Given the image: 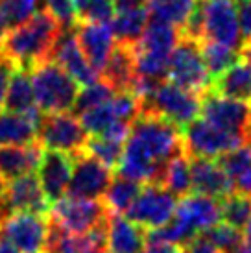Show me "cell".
<instances>
[{"label":"cell","instance_id":"cell-34","mask_svg":"<svg viewBox=\"0 0 251 253\" xmlns=\"http://www.w3.org/2000/svg\"><path fill=\"white\" fill-rule=\"evenodd\" d=\"M37 13V0H0V19L6 28H17Z\"/></svg>","mask_w":251,"mask_h":253},{"label":"cell","instance_id":"cell-22","mask_svg":"<svg viewBox=\"0 0 251 253\" xmlns=\"http://www.w3.org/2000/svg\"><path fill=\"white\" fill-rule=\"evenodd\" d=\"M4 107L9 113H17V115H24L30 119L35 126H39L42 113L35 104L34 87H32V80H30V72L22 71V69H15L9 84H7L6 98H4Z\"/></svg>","mask_w":251,"mask_h":253},{"label":"cell","instance_id":"cell-41","mask_svg":"<svg viewBox=\"0 0 251 253\" xmlns=\"http://www.w3.org/2000/svg\"><path fill=\"white\" fill-rule=\"evenodd\" d=\"M44 11H48L63 28L74 26L76 22V9L74 0H44Z\"/></svg>","mask_w":251,"mask_h":253},{"label":"cell","instance_id":"cell-43","mask_svg":"<svg viewBox=\"0 0 251 253\" xmlns=\"http://www.w3.org/2000/svg\"><path fill=\"white\" fill-rule=\"evenodd\" d=\"M17 69L9 59H7L2 52H0V107H4V98H6L7 84H9V78L13 74V71Z\"/></svg>","mask_w":251,"mask_h":253},{"label":"cell","instance_id":"cell-14","mask_svg":"<svg viewBox=\"0 0 251 253\" xmlns=\"http://www.w3.org/2000/svg\"><path fill=\"white\" fill-rule=\"evenodd\" d=\"M48 59L59 65L78 85L89 87V85L96 84L98 80H100L96 71L87 63V59L84 57L82 50L78 46L74 26L61 28V34L57 36Z\"/></svg>","mask_w":251,"mask_h":253},{"label":"cell","instance_id":"cell-55","mask_svg":"<svg viewBox=\"0 0 251 253\" xmlns=\"http://www.w3.org/2000/svg\"><path fill=\"white\" fill-rule=\"evenodd\" d=\"M244 239L246 240H251V222L248 224V227L244 229Z\"/></svg>","mask_w":251,"mask_h":253},{"label":"cell","instance_id":"cell-33","mask_svg":"<svg viewBox=\"0 0 251 253\" xmlns=\"http://www.w3.org/2000/svg\"><path fill=\"white\" fill-rule=\"evenodd\" d=\"M111 102V100H109ZM102 104L98 107H92L89 111L78 115V120L84 127V131L87 135H92V137H102V135L109 129V127L117 122V117L111 109V104Z\"/></svg>","mask_w":251,"mask_h":253},{"label":"cell","instance_id":"cell-18","mask_svg":"<svg viewBox=\"0 0 251 253\" xmlns=\"http://www.w3.org/2000/svg\"><path fill=\"white\" fill-rule=\"evenodd\" d=\"M174 218L181 220L196 235H202L222 222V205L220 200L192 192L177 204Z\"/></svg>","mask_w":251,"mask_h":253},{"label":"cell","instance_id":"cell-20","mask_svg":"<svg viewBox=\"0 0 251 253\" xmlns=\"http://www.w3.org/2000/svg\"><path fill=\"white\" fill-rule=\"evenodd\" d=\"M135 76H137L135 46L124 44V42H115L111 54L107 57V63L100 72V82H104L115 92H120L131 89Z\"/></svg>","mask_w":251,"mask_h":253},{"label":"cell","instance_id":"cell-17","mask_svg":"<svg viewBox=\"0 0 251 253\" xmlns=\"http://www.w3.org/2000/svg\"><path fill=\"white\" fill-rule=\"evenodd\" d=\"M74 34H76L78 46L87 59V63L91 65L100 76L102 69L107 63V57L111 54L113 44H115L109 26L96 24V22H74Z\"/></svg>","mask_w":251,"mask_h":253},{"label":"cell","instance_id":"cell-13","mask_svg":"<svg viewBox=\"0 0 251 253\" xmlns=\"http://www.w3.org/2000/svg\"><path fill=\"white\" fill-rule=\"evenodd\" d=\"M109 185H111V170L107 167H104L85 152L74 155L72 176L67 187L70 198L98 200L104 196Z\"/></svg>","mask_w":251,"mask_h":253},{"label":"cell","instance_id":"cell-11","mask_svg":"<svg viewBox=\"0 0 251 253\" xmlns=\"http://www.w3.org/2000/svg\"><path fill=\"white\" fill-rule=\"evenodd\" d=\"M203 39L225 44L240 54L242 37L235 0H203Z\"/></svg>","mask_w":251,"mask_h":253},{"label":"cell","instance_id":"cell-1","mask_svg":"<svg viewBox=\"0 0 251 253\" xmlns=\"http://www.w3.org/2000/svg\"><path fill=\"white\" fill-rule=\"evenodd\" d=\"M61 28V24L48 11H37L30 21L6 32L0 42V52L17 69L30 72L50 57Z\"/></svg>","mask_w":251,"mask_h":253},{"label":"cell","instance_id":"cell-15","mask_svg":"<svg viewBox=\"0 0 251 253\" xmlns=\"http://www.w3.org/2000/svg\"><path fill=\"white\" fill-rule=\"evenodd\" d=\"M0 212L4 216H9L11 212H37L44 216L48 214L50 204L34 174H24L7 181L6 192L0 198Z\"/></svg>","mask_w":251,"mask_h":253},{"label":"cell","instance_id":"cell-39","mask_svg":"<svg viewBox=\"0 0 251 253\" xmlns=\"http://www.w3.org/2000/svg\"><path fill=\"white\" fill-rule=\"evenodd\" d=\"M109 104H111L115 117L119 120H122V122H127V124H133V120L137 119L140 115V111H142L140 98L131 91L115 92Z\"/></svg>","mask_w":251,"mask_h":253},{"label":"cell","instance_id":"cell-30","mask_svg":"<svg viewBox=\"0 0 251 253\" xmlns=\"http://www.w3.org/2000/svg\"><path fill=\"white\" fill-rule=\"evenodd\" d=\"M200 50H202L203 63H205V69L209 72L210 82L240 59V54L237 50L229 48L225 44H220V42L207 41V39L200 41Z\"/></svg>","mask_w":251,"mask_h":253},{"label":"cell","instance_id":"cell-2","mask_svg":"<svg viewBox=\"0 0 251 253\" xmlns=\"http://www.w3.org/2000/svg\"><path fill=\"white\" fill-rule=\"evenodd\" d=\"M126 144L139 150L148 161L159 169H167L172 157L185 152L181 127L152 113H140L133 120Z\"/></svg>","mask_w":251,"mask_h":253},{"label":"cell","instance_id":"cell-56","mask_svg":"<svg viewBox=\"0 0 251 253\" xmlns=\"http://www.w3.org/2000/svg\"><path fill=\"white\" fill-rule=\"evenodd\" d=\"M150 2V6H154V4H163V2H170V0H148Z\"/></svg>","mask_w":251,"mask_h":253},{"label":"cell","instance_id":"cell-45","mask_svg":"<svg viewBox=\"0 0 251 253\" xmlns=\"http://www.w3.org/2000/svg\"><path fill=\"white\" fill-rule=\"evenodd\" d=\"M148 0H113V6L115 11H131V9H140V7H146Z\"/></svg>","mask_w":251,"mask_h":253},{"label":"cell","instance_id":"cell-6","mask_svg":"<svg viewBox=\"0 0 251 253\" xmlns=\"http://www.w3.org/2000/svg\"><path fill=\"white\" fill-rule=\"evenodd\" d=\"M181 139L188 157L203 159H218L220 155L246 144L244 135L223 131L220 127L210 126L203 119H196L181 127Z\"/></svg>","mask_w":251,"mask_h":253},{"label":"cell","instance_id":"cell-31","mask_svg":"<svg viewBox=\"0 0 251 253\" xmlns=\"http://www.w3.org/2000/svg\"><path fill=\"white\" fill-rule=\"evenodd\" d=\"M222 205V222L244 233L251 222V196L233 192L227 198L220 200Z\"/></svg>","mask_w":251,"mask_h":253},{"label":"cell","instance_id":"cell-49","mask_svg":"<svg viewBox=\"0 0 251 253\" xmlns=\"http://www.w3.org/2000/svg\"><path fill=\"white\" fill-rule=\"evenodd\" d=\"M0 253H19L4 237H0Z\"/></svg>","mask_w":251,"mask_h":253},{"label":"cell","instance_id":"cell-37","mask_svg":"<svg viewBox=\"0 0 251 253\" xmlns=\"http://www.w3.org/2000/svg\"><path fill=\"white\" fill-rule=\"evenodd\" d=\"M202 235L222 253H231L235 248H238L244 242V233L235 229V227H231V225L223 224V222L207 229Z\"/></svg>","mask_w":251,"mask_h":253},{"label":"cell","instance_id":"cell-32","mask_svg":"<svg viewBox=\"0 0 251 253\" xmlns=\"http://www.w3.org/2000/svg\"><path fill=\"white\" fill-rule=\"evenodd\" d=\"M194 4L196 0H170V2H163V4H154L148 9L150 21L170 24L181 32L183 24L188 19Z\"/></svg>","mask_w":251,"mask_h":253},{"label":"cell","instance_id":"cell-29","mask_svg":"<svg viewBox=\"0 0 251 253\" xmlns=\"http://www.w3.org/2000/svg\"><path fill=\"white\" fill-rule=\"evenodd\" d=\"M142 185L127 177L117 176L115 179H111V185L107 187L104 194V205L105 209L113 214H122L131 207V204L137 200Z\"/></svg>","mask_w":251,"mask_h":253},{"label":"cell","instance_id":"cell-38","mask_svg":"<svg viewBox=\"0 0 251 253\" xmlns=\"http://www.w3.org/2000/svg\"><path fill=\"white\" fill-rule=\"evenodd\" d=\"M216 163L220 165V169L229 176L231 181H235L237 177L244 174L246 170L251 169V146L244 144L237 150H231L227 154L220 155Z\"/></svg>","mask_w":251,"mask_h":253},{"label":"cell","instance_id":"cell-40","mask_svg":"<svg viewBox=\"0 0 251 253\" xmlns=\"http://www.w3.org/2000/svg\"><path fill=\"white\" fill-rule=\"evenodd\" d=\"M115 17V6L113 0H89L84 11L78 15L76 22H96V24H107Z\"/></svg>","mask_w":251,"mask_h":253},{"label":"cell","instance_id":"cell-54","mask_svg":"<svg viewBox=\"0 0 251 253\" xmlns=\"http://www.w3.org/2000/svg\"><path fill=\"white\" fill-rule=\"evenodd\" d=\"M6 32H7L6 24H4L2 19H0V42H2V39H4V36H6Z\"/></svg>","mask_w":251,"mask_h":253},{"label":"cell","instance_id":"cell-42","mask_svg":"<svg viewBox=\"0 0 251 253\" xmlns=\"http://www.w3.org/2000/svg\"><path fill=\"white\" fill-rule=\"evenodd\" d=\"M242 44L251 42V0H235Z\"/></svg>","mask_w":251,"mask_h":253},{"label":"cell","instance_id":"cell-16","mask_svg":"<svg viewBox=\"0 0 251 253\" xmlns=\"http://www.w3.org/2000/svg\"><path fill=\"white\" fill-rule=\"evenodd\" d=\"M74 167V155L57 152V150H42L41 161L37 167V181L50 205L59 202L69 187L70 176Z\"/></svg>","mask_w":251,"mask_h":253},{"label":"cell","instance_id":"cell-35","mask_svg":"<svg viewBox=\"0 0 251 253\" xmlns=\"http://www.w3.org/2000/svg\"><path fill=\"white\" fill-rule=\"evenodd\" d=\"M122 150H124V144L109 141V139H102V137H92V139H87L85 148H84L85 154L94 157L96 161H100L109 170L117 169L120 157H122Z\"/></svg>","mask_w":251,"mask_h":253},{"label":"cell","instance_id":"cell-47","mask_svg":"<svg viewBox=\"0 0 251 253\" xmlns=\"http://www.w3.org/2000/svg\"><path fill=\"white\" fill-rule=\"evenodd\" d=\"M142 253H185V250L174 244H148Z\"/></svg>","mask_w":251,"mask_h":253},{"label":"cell","instance_id":"cell-48","mask_svg":"<svg viewBox=\"0 0 251 253\" xmlns=\"http://www.w3.org/2000/svg\"><path fill=\"white\" fill-rule=\"evenodd\" d=\"M240 59L246 61V63L251 67V42H246L242 44V48H240Z\"/></svg>","mask_w":251,"mask_h":253},{"label":"cell","instance_id":"cell-10","mask_svg":"<svg viewBox=\"0 0 251 253\" xmlns=\"http://www.w3.org/2000/svg\"><path fill=\"white\" fill-rule=\"evenodd\" d=\"M50 212V220L72 235H87L109 214L104 202L100 200H82L70 196H63L59 202H56Z\"/></svg>","mask_w":251,"mask_h":253},{"label":"cell","instance_id":"cell-19","mask_svg":"<svg viewBox=\"0 0 251 253\" xmlns=\"http://www.w3.org/2000/svg\"><path fill=\"white\" fill-rule=\"evenodd\" d=\"M190 179L194 194L223 200L235 192L233 181L214 159L190 157Z\"/></svg>","mask_w":251,"mask_h":253},{"label":"cell","instance_id":"cell-52","mask_svg":"<svg viewBox=\"0 0 251 253\" xmlns=\"http://www.w3.org/2000/svg\"><path fill=\"white\" fill-rule=\"evenodd\" d=\"M244 139H246V144H250L251 146V119H250V122H248V126H246Z\"/></svg>","mask_w":251,"mask_h":253},{"label":"cell","instance_id":"cell-23","mask_svg":"<svg viewBox=\"0 0 251 253\" xmlns=\"http://www.w3.org/2000/svg\"><path fill=\"white\" fill-rule=\"evenodd\" d=\"M44 148L37 141L24 146H0V174L6 181L37 170Z\"/></svg>","mask_w":251,"mask_h":253},{"label":"cell","instance_id":"cell-12","mask_svg":"<svg viewBox=\"0 0 251 253\" xmlns=\"http://www.w3.org/2000/svg\"><path fill=\"white\" fill-rule=\"evenodd\" d=\"M200 104L203 120L209 122L210 126L220 127L229 133L244 135L246 126L251 119V106L220 96L210 89L200 96Z\"/></svg>","mask_w":251,"mask_h":253},{"label":"cell","instance_id":"cell-24","mask_svg":"<svg viewBox=\"0 0 251 253\" xmlns=\"http://www.w3.org/2000/svg\"><path fill=\"white\" fill-rule=\"evenodd\" d=\"M210 91L251 106V67L238 59L237 63L231 65L227 71H223L210 82Z\"/></svg>","mask_w":251,"mask_h":253},{"label":"cell","instance_id":"cell-44","mask_svg":"<svg viewBox=\"0 0 251 253\" xmlns=\"http://www.w3.org/2000/svg\"><path fill=\"white\" fill-rule=\"evenodd\" d=\"M183 250H185V253H222L220 250L212 246L203 235H198L196 239H192L188 244L183 246Z\"/></svg>","mask_w":251,"mask_h":253},{"label":"cell","instance_id":"cell-26","mask_svg":"<svg viewBox=\"0 0 251 253\" xmlns=\"http://www.w3.org/2000/svg\"><path fill=\"white\" fill-rule=\"evenodd\" d=\"M37 141V126L24 115L0 113V146H24Z\"/></svg>","mask_w":251,"mask_h":253},{"label":"cell","instance_id":"cell-53","mask_svg":"<svg viewBox=\"0 0 251 253\" xmlns=\"http://www.w3.org/2000/svg\"><path fill=\"white\" fill-rule=\"evenodd\" d=\"M6 187H7V181L4 179V176L0 174V198L4 196V192H6Z\"/></svg>","mask_w":251,"mask_h":253},{"label":"cell","instance_id":"cell-51","mask_svg":"<svg viewBox=\"0 0 251 253\" xmlns=\"http://www.w3.org/2000/svg\"><path fill=\"white\" fill-rule=\"evenodd\" d=\"M82 253H107L105 252L104 246H96V244H91V246H87Z\"/></svg>","mask_w":251,"mask_h":253},{"label":"cell","instance_id":"cell-3","mask_svg":"<svg viewBox=\"0 0 251 253\" xmlns=\"http://www.w3.org/2000/svg\"><path fill=\"white\" fill-rule=\"evenodd\" d=\"M35 104L44 115L70 113L78 98L80 87L72 78L54 61H42L30 71Z\"/></svg>","mask_w":251,"mask_h":253},{"label":"cell","instance_id":"cell-50","mask_svg":"<svg viewBox=\"0 0 251 253\" xmlns=\"http://www.w3.org/2000/svg\"><path fill=\"white\" fill-rule=\"evenodd\" d=\"M231 253H251V240H246L244 239V242L240 244L238 248H235Z\"/></svg>","mask_w":251,"mask_h":253},{"label":"cell","instance_id":"cell-28","mask_svg":"<svg viewBox=\"0 0 251 253\" xmlns=\"http://www.w3.org/2000/svg\"><path fill=\"white\" fill-rule=\"evenodd\" d=\"M161 187L167 189L175 198H185L192 192V179H190V157L185 152L172 157L168 161Z\"/></svg>","mask_w":251,"mask_h":253},{"label":"cell","instance_id":"cell-7","mask_svg":"<svg viewBox=\"0 0 251 253\" xmlns=\"http://www.w3.org/2000/svg\"><path fill=\"white\" fill-rule=\"evenodd\" d=\"M37 142L46 150L78 155L84 152L87 133L72 113H42L37 126Z\"/></svg>","mask_w":251,"mask_h":253},{"label":"cell","instance_id":"cell-46","mask_svg":"<svg viewBox=\"0 0 251 253\" xmlns=\"http://www.w3.org/2000/svg\"><path fill=\"white\" fill-rule=\"evenodd\" d=\"M233 187H235V192L251 196V169L246 170L240 177H237V179L233 181Z\"/></svg>","mask_w":251,"mask_h":253},{"label":"cell","instance_id":"cell-36","mask_svg":"<svg viewBox=\"0 0 251 253\" xmlns=\"http://www.w3.org/2000/svg\"><path fill=\"white\" fill-rule=\"evenodd\" d=\"M113 94H115V91L111 87H107L104 82H96V84L89 85V87H84V91L78 92V98L74 102V106H72L74 117L89 111L92 107L107 104L113 98Z\"/></svg>","mask_w":251,"mask_h":253},{"label":"cell","instance_id":"cell-8","mask_svg":"<svg viewBox=\"0 0 251 253\" xmlns=\"http://www.w3.org/2000/svg\"><path fill=\"white\" fill-rule=\"evenodd\" d=\"M50 220L37 212H11L0 222V237L19 253L46 252Z\"/></svg>","mask_w":251,"mask_h":253},{"label":"cell","instance_id":"cell-25","mask_svg":"<svg viewBox=\"0 0 251 253\" xmlns=\"http://www.w3.org/2000/svg\"><path fill=\"white\" fill-rule=\"evenodd\" d=\"M179 39H181V32L177 28L157 21H150L142 37H140V41L135 44V48L140 50V52L155 54V56L170 57L172 50H174Z\"/></svg>","mask_w":251,"mask_h":253},{"label":"cell","instance_id":"cell-21","mask_svg":"<svg viewBox=\"0 0 251 253\" xmlns=\"http://www.w3.org/2000/svg\"><path fill=\"white\" fill-rule=\"evenodd\" d=\"M146 248V231L122 214H107V253H142Z\"/></svg>","mask_w":251,"mask_h":253},{"label":"cell","instance_id":"cell-27","mask_svg":"<svg viewBox=\"0 0 251 253\" xmlns=\"http://www.w3.org/2000/svg\"><path fill=\"white\" fill-rule=\"evenodd\" d=\"M148 22H150L148 7H140V9H131V11H122L117 17H113L109 30L117 42L135 46L144 34Z\"/></svg>","mask_w":251,"mask_h":253},{"label":"cell","instance_id":"cell-9","mask_svg":"<svg viewBox=\"0 0 251 253\" xmlns=\"http://www.w3.org/2000/svg\"><path fill=\"white\" fill-rule=\"evenodd\" d=\"M177 200L161 185H142L137 200L126 211V218L142 229H159L174 218Z\"/></svg>","mask_w":251,"mask_h":253},{"label":"cell","instance_id":"cell-5","mask_svg":"<svg viewBox=\"0 0 251 253\" xmlns=\"http://www.w3.org/2000/svg\"><path fill=\"white\" fill-rule=\"evenodd\" d=\"M168 78L172 84L202 96L210 89V78L205 69L200 41L181 37L168 61Z\"/></svg>","mask_w":251,"mask_h":253},{"label":"cell","instance_id":"cell-4","mask_svg":"<svg viewBox=\"0 0 251 253\" xmlns=\"http://www.w3.org/2000/svg\"><path fill=\"white\" fill-rule=\"evenodd\" d=\"M142 111L152 113L161 119L168 120L177 127H185L200 115V96L188 92L181 87L170 84H159L148 98L140 100Z\"/></svg>","mask_w":251,"mask_h":253}]
</instances>
